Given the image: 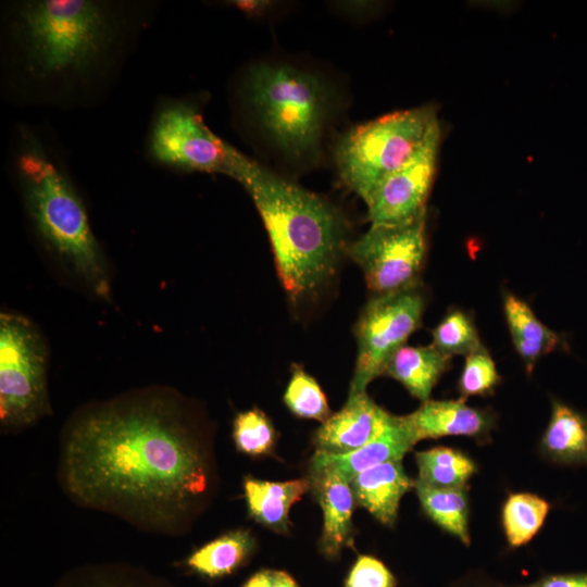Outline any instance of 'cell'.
<instances>
[{"mask_svg": "<svg viewBox=\"0 0 587 587\" xmlns=\"http://www.w3.org/2000/svg\"><path fill=\"white\" fill-rule=\"evenodd\" d=\"M497 587H587V572L547 574L532 584Z\"/></svg>", "mask_w": 587, "mask_h": 587, "instance_id": "cell-31", "label": "cell"}, {"mask_svg": "<svg viewBox=\"0 0 587 587\" xmlns=\"http://www.w3.org/2000/svg\"><path fill=\"white\" fill-rule=\"evenodd\" d=\"M241 96L264 135L288 158L317 157L328 92L320 77L289 64L260 63L247 72Z\"/></svg>", "mask_w": 587, "mask_h": 587, "instance_id": "cell-5", "label": "cell"}, {"mask_svg": "<svg viewBox=\"0 0 587 587\" xmlns=\"http://www.w3.org/2000/svg\"><path fill=\"white\" fill-rule=\"evenodd\" d=\"M47 350L33 323L15 313L0 316V417L27 425L48 410Z\"/></svg>", "mask_w": 587, "mask_h": 587, "instance_id": "cell-7", "label": "cell"}, {"mask_svg": "<svg viewBox=\"0 0 587 587\" xmlns=\"http://www.w3.org/2000/svg\"><path fill=\"white\" fill-rule=\"evenodd\" d=\"M54 587H176L143 570L122 564L85 566L66 574Z\"/></svg>", "mask_w": 587, "mask_h": 587, "instance_id": "cell-25", "label": "cell"}, {"mask_svg": "<svg viewBox=\"0 0 587 587\" xmlns=\"http://www.w3.org/2000/svg\"><path fill=\"white\" fill-rule=\"evenodd\" d=\"M12 167L39 240L99 297L110 282L87 211L65 163L35 129L18 126Z\"/></svg>", "mask_w": 587, "mask_h": 587, "instance_id": "cell-4", "label": "cell"}, {"mask_svg": "<svg viewBox=\"0 0 587 587\" xmlns=\"http://www.w3.org/2000/svg\"><path fill=\"white\" fill-rule=\"evenodd\" d=\"M550 511V503L530 492L511 494L502 508V526L508 544L517 548L539 532Z\"/></svg>", "mask_w": 587, "mask_h": 587, "instance_id": "cell-24", "label": "cell"}, {"mask_svg": "<svg viewBox=\"0 0 587 587\" xmlns=\"http://www.w3.org/2000/svg\"><path fill=\"white\" fill-rule=\"evenodd\" d=\"M391 416L366 391L349 394L345 405L316 430V451L342 454L359 449L378 437Z\"/></svg>", "mask_w": 587, "mask_h": 587, "instance_id": "cell-12", "label": "cell"}, {"mask_svg": "<svg viewBox=\"0 0 587 587\" xmlns=\"http://www.w3.org/2000/svg\"><path fill=\"white\" fill-rule=\"evenodd\" d=\"M414 489L426 515L440 528L470 546L467 487L436 488L415 479Z\"/></svg>", "mask_w": 587, "mask_h": 587, "instance_id": "cell-21", "label": "cell"}, {"mask_svg": "<svg viewBox=\"0 0 587 587\" xmlns=\"http://www.w3.org/2000/svg\"><path fill=\"white\" fill-rule=\"evenodd\" d=\"M417 480L436 488H464L476 473L475 462L461 450L435 447L415 453Z\"/></svg>", "mask_w": 587, "mask_h": 587, "instance_id": "cell-23", "label": "cell"}, {"mask_svg": "<svg viewBox=\"0 0 587 587\" xmlns=\"http://www.w3.org/2000/svg\"><path fill=\"white\" fill-rule=\"evenodd\" d=\"M440 134L401 168L389 175L367 200L371 224H398L426 212L434 180Z\"/></svg>", "mask_w": 587, "mask_h": 587, "instance_id": "cell-11", "label": "cell"}, {"mask_svg": "<svg viewBox=\"0 0 587 587\" xmlns=\"http://www.w3.org/2000/svg\"><path fill=\"white\" fill-rule=\"evenodd\" d=\"M253 549L254 539L248 530H234L196 550L187 565L200 575L217 578L233 573Z\"/></svg>", "mask_w": 587, "mask_h": 587, "instance_id": "cell-22", "label": "cell"}, {"mask_svg": "<svg viewBox=\"0 0 587 587\" xmlns=\"http://www.w3.org/2000/svg\"><path fill=\"white\" fill-rule=\"evenodd\" d=\"M272 571H260L253 574L242 587H271Z\"/></svg>", "mask_w": 587, "mask_h": 587, "instance_id": "cell-32", "label": "cell"}, {"mask_svg": "<svg viewBox=\"0 0 587 587\" xmlns=\"http://www.w3.org/2000/svg\"><path fill=\"white\" fill-rule=\"evenodd\" d=\"M227 176L241 184L254 202L290 300L297 302L319 289L347 250L346 221L339 210L236 149Z\"/></svg>", "mask_w": 587, "mask_h": 587, "instance_id": "cell-3", "label": "cell"}, {"mask_svg": "<svg viewBox=\"0 0 587 587\" xmlns=\"http://www.w3.org/2000/svg\"><path fill=\"white\" fill-rule=\"evenodd\" d=\"M346 251L374 296L415 287L426 255V212L398 224H371Z\"/></svg>", "mask_w": 587, "mask_h": 587, "instance_id": "cell-10", "label": "cell"}, {"mask_svg": "<svg viewBox=\"0 0 587 587\" xmlns=\"http://www.w3.org/2000/svg\"><path fill=\"white\" fill-rule=\"evenodd\" d=\"M243 489L250 514L264 526L286 533L289 510L311 489V482L309 478L267 482L247 477Z\"/></svg>", "mask_w": 587, "mask_h": 587, "instance_id": "cell-19", "label": "cell"}, {"mask_svg": "<svg viewBox=\"0 0 587 587\" xmlns=\"http://www.w3.org/2000/svg\"><path fill=\"white\" fill-rule=\"evenodd\" d=\"M233 438L237 449L249 455L268 453L275 445V429L258 408L239 413L234 420Z\"/></svg>", "mask_w": 587, "mask_h": 587, "instance_id": "cell-28", "label": "cell"}, {"mask_svg": "<svg viewBox=\"0 0 587 587\" xmlns=\"http://www.w3.org/2000/svg\"><path fill=\"white\" fill-rule=\"evenodd\" d=\"M425 304L419 285L367 302L355 325L358 355L349 394L366 391L372 380L384 375L391 357L421 326Z\"/></svg>", "mask_w": 587, "mask_h": 587, "instance_id": "cell-9", "label": "cell"}, {"mask_svg": "<svg viewBox=\"0 0 587 587\" xmlns=\"http://www.w3.org/2000/svg\"><path fill=\"white\" fill-rule=\"evenodd\" d=\"M414 445L402 416L392 415L384 432L359 449L342 454L315 451L310 470L329 466L350 482L367 469L389 461H401Z\"/></svg>", "mask_w": 587, "mask_h": 587, "instance_id": "cell-15", "label": "cell"}, {"mask_svg": "<svg viewBox=\"0 0 587 587\" xmlns=\"http://www.w3.org/2000/svg\"><path fill=\"white\" fill-rule=\"evenodd\" d=\"M145 2L18 0L1 18V76L21 105L86 108L103 99L151 15Z\"/></svg>", "mask_w": 587, "mask_h": 587, "instance_id": "cell-2", "label": "cell"}, {"mask_svg": "<svg viewBox=\"0 0 587 587\" xmlns=\"http://www.w3.org/2000/svg\"><path fill=\"white\" fill-rule=\"evenodd\" d=\"M432 345L449 357H466L485 347L473 319L461 309H450L432 330Z\"/></svg>", "mask_w": 587, "mask_h": 587, "instance_id": "cell-26", "label": "cell"}, {"mask_svg": "<svg viewBox=\"0 0 587 587\" xmlns=\"http://www.w3.org/2000/svg\"><path fill=\"white\" fill-rule=\"evenodd\" d=\"M438 134L440 126L432 105L389 113L359 125L336 148L339 176L366 203L384 179Z\"/></svg>", "mask_w": 587, "mask_h": 587, "instance_id": "cell-6", "label": "cell"}, {"mask_svg": "<svg viewBox=\"0 0 587 587\" xmlns=\"http://www.w3.org/2000/svg\"><path fill=\"white\" fill-rule=\"evenodd\" d=\"M234 149L209 129L199 108L188 100H163L153 113L147 152L161 166L227 175Z\"/></svg>", "mask_w": 587, "mask_h": 587, "instance_id": "cell-8", "label": "cell"}, {"mask_svg": "<svg viewBox=\"0 0 587 587\" xmlns=\"http://www.w3.org/2000/svg\"><path fill=\"white\" fill-rule=\"evenodd\" d=\"M271 587H299L296 580L284 571H272Z\"/></svg>", "mask_w": 587, "mask_h": 587, "instance_id": "cell-33", "label": "cell"}, {"mask_svg": "<svg viewBox=\"0 0 587 587\" xmlns=\"http://www.w3.org/2000/svg\"><path fill=\"white\" fill-rule=\"evenodd\" d=\"M60 472L80 503L170 528L209 488L208 453L178 402L161 394L115 399L68 425Z\"/></svg>", "mask_w": 587, "mask_h": 587, "instance_id": "cell-1", "label": "cell"}, {"mask_svg": "<svg viewBox=\"0 0 587 587\" xmlns=\"http://www.w3.org/2000/svg\"><path fill=\"white\" fill-rule=\"evenodd\" d=\"M540 451L554 463L587 465V415L553 399Z\"/></svg>", "mask_w": 587, "mask_h": 587, "instance_id": "cell-20", "label": "cell"}, {"mask_svg": "<svg viewBox=\"0 0 587 587\" xmlns=\"http://www.w3.org/2000/svg\"><path fill=\"white\" fill-rule=\"evenodd\" d=\"M502 304L514 349L527 374L533 372L544 355L567 348L563 336L544 324L526 301L511 292H504Z\"/></svg>", "mask_w": 587, "mask_h": 587, "instance_id": "cell-17", "label": "cell"}, {"mask_svg": "<svg viewBox=\"0 0 587 587\" xmlns=\"http://www.w3.org/2000/svg\"><path fill=\"white\" fill-rule=\"evenodd\" d=\"M452 357L444 354L432 344L403 346L389 360L384 375L399 382L422 402L430 394L441 375L450 367Z\"/></svg>", "mask_w": 587, "mask_h": 587, "instance_id": "cell-18", "label": "cell"}, {"mask_svg": "<svg viewBox=\"0 0 587 587\" xmlns=\"http://www.w3.org/2000/svg\"><path fill=\"white\" fill-rule=\"evenodd\" d=\"M345 587H396V579L382 561L371 555H360Z\"/></svg>", "mask_w": 587, "mask_h": 587, "instance_id": "cell-30", "label": "cell"}, {"mask_svg": "<svg viewBox=\"0 0 587 587\" xmlns=\"http://www.w3.org/2000/svg\"><path fill=\"white\" fill-rule=\"evenodd\" d=\"M355 503L366 509L377 521L392 526L401 498L414 488L401 461H389L367 469L350 480Z\"/></svg>", "mask_w": 587, "mask_h": 587, "instance_id": "cell-16", "label": "cell"}, {"mask_svg": "<svg viewBox=\"0 0 587 587\" xmlns=\"http://www.w3.org/2000/svg\"><path fill=\"white\" fill-rule=\"evenodd\" d=\"M496 363L486 347L465 357L463 369L458 380L460 399L472 396H490L500 384Z\"/></svg>", "mask_w": 587, "mask_h": 587, "instance_id": "cell-29", "label": "cell"}, {"mask_svg": "<svg viewBox=\"0 0 587 587\" xmlns=\"http://www.w3.org/2000/svg\"><path fill=\"white\" fill-rule=\"evenodd\" d=\"M309 479L323 512L320 549L326 557L336 558L344 548L353 546L357 503L350 482L329 466L310 470Z\"/></svg>", "mask_w": 587, "mask_h": 587, "instance_id": "cell-14", "label": "cell"}, {"mask_svg": "<svg viewBox=\"0 0 587 587\" xmlns=\"http://www.w3.org/2000/svg\"><path fill=\"white\" fill-rule=\"evenodd\" d=\"M402 420L413 440L446 436H466L478 442L490 440L495 427V414L486 409L470 407L463 399H428Z\"/></svg>", "mask_w": 587, "mask_h": 587, "instance_id": "cell-13", "label": "cell"}, {"mask_svg": "<svg viewBox=\"0 0 587 587\" xmlns=\"http://www.w3.org/2000/svg\"><path fill=\"white\" fill-rule=\"evenodd\" d=\"M233 3L246 13H259L267 5L265 1H235Z\"/></svg>", "mask_w": 587, "mask_h": 587, "instance_id": "cell-34", "label": "cell"}, {"mask_svg": "<svg viewBox=\"0 0 587 587\" xmlns=\"http://www.w3.org/2000/svg\"><path fill=\"white\" fill-rule=\"evenodd\" d=\"M284 402L298 417L323 423L332 415L321 386L299 365L292 366L291 377L284 394Z\"/></svg>", "mask_w": 587, "mask_h": 587, "instance_id": "cell-27", "label": "cell"}]
</instances>
